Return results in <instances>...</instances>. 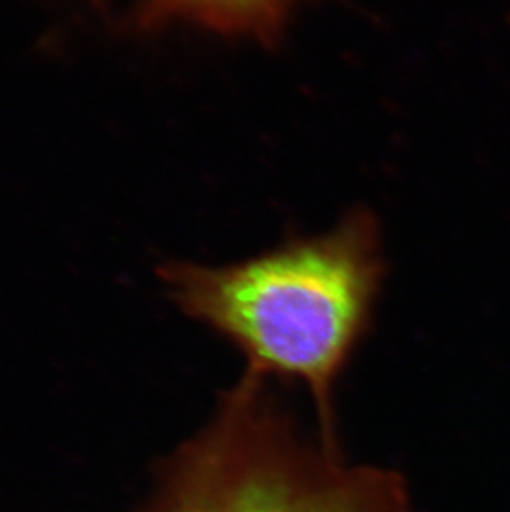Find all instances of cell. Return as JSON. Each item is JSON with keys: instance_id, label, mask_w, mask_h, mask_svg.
<instances>
[{"instance_id": "6da1fadb", "label": "cell", "mask_w": 510, "mask_h": 512, "mask_svg": "<svg viewBox=\"0 0 510 512\" xmlns=\"http://www.w3.org/2000/svg\"><path fill=\"white\" fill-rule=\"evenodd\" d=\"M385 274L380 224L366 209L246 261L159 269L179 310L239 348L247 370L307 388L317 433L332 446L337 383L370 329Z\"/></svg>"}, {"instance_id": "7a4b0ae2", "label": "cell", "mask_w": 510, "mask_h": 512, "mask_svg": "<svg viewBox=\"0 0 510 512\" xmlns=\"http://www.w3.org/2000/svg\"><path fill=\"white\" fill-rule=\"evenodd\" d=\"M146 512H414L405 476L310 436L270 378L244 368L169 459Z\"/></svg>"}, {"instance_id": "3957f363", "label": "cell", "mask_w": 510, "mask_h": 512, "mask_svg": "<svg viewBox=\"0 0 510 512\" xmlns=\"http://www.w3.org/2000/svg\"><path fill=\"white\" fill-rule=\"evenodd\" d=\"M305 0H143L145 24L186 22L214 34L272 45Z\"/></svg>"}]
</instances>
